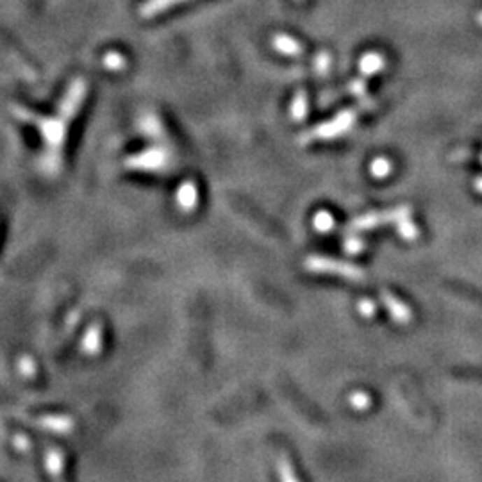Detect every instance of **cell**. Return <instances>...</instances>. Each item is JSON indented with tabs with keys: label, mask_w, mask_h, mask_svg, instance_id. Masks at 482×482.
Here are the masks:
<instances>
[{
	"label": "cell",
	"mask_w": 482,
	"mask_h": 482,
	"mask_svg": "<svg viewBox=\"0 0 482 482\" xmlns=\"http://www.w3.org/2000/svg\"><path fill=\"white\" fill-rule=\"evenodd\" d=\"M371 404L370 397L367 393H361V391H355V393L350 395V406L357 411H364L368 409Z\"/></svg>",
	"instance_id": "obj_14"
},
{
	"label": "cell",
	"mask_w": 482,
	"mask_h": 482,
	"mask_svg": "<svg viewBox=\"0 0 482 482\" xmlns=\"http://www.w3.org/2000/svg\"><path fill=\"white\" fill-rule=\"evenodd\" d=\"M393 171V163H391L388 157H377V160L371 161L370 164V173L375 179H384Z\"/></svg>",
	"instance_id": "obj_9"
},
{
	"label": "cell",
	"mask_w": 482,
	"mask_h": 482,
	"mask_svg": "<svg viewBox=\"0 0 482 482\" xmlns=\"http://www.w3.org/2000/svg\"><path fill=\"white\" fill-rule=\"evenodd\" d=\"M384 64H386V61H384V57L381 56V54L368 52L361 57V61H359V70H361V73H363L364 77H370L381 72L384 68Z\"/></svg>",
	"instance_id": "obj_6"
},
{
	"label": "cell",
	"mask_w": 482,
	"mask_h": 482,
	"mask_svg": "<svg viewBox=\"0 0 482 482\" xmlns=\"http://www.w3.org/2000/svg\"><path fill=\"white\" fill-rule=\"evenodd\" d=\"M315 64H316V72L325 73V72H327V68H329V64H331V57L327 56L325 52L318 54V57H316Z\"/></svg>",
	"instance_id": "obj_16"
},
{
	"label": "cell",
	"mask_w": 482,
	"mask_h": 482,
	"mask_svg": "<svg viewBox=\"0 0 482 482\" xmlns=\"http://www.w3.org/2000/svg\"><path fill=\"white\" fill-rule=\"evenodd\" d=\"M357 311L359 315L364 316V318H371V316H375V313H377V306H375L374 300L361 299L357 302Z\"/></svg>",
	"instance_id": "obj_15"
},
{
	"label": "cell",
	"mask_w": 482,
	"mask_h": 482,
	"mask_svg": "<svg viewBox=\"0 0 482 482\" xmlns=\"http://www.w3.org/2000/svg\"><path fill=\"white\" fill-rule=\"evenodd\" d=\"M395 227H397L399 234L402 236L404 239H407V241H413V239H416L420 236V229L416 227L415 222H413V220H411V218L402 220V222L397 223Z\"/></svg>",
	"instance_id": "obj_12"
},
{
	"label": "cell",
	"mask_w": 482,
	"mask_h": 482,
	"mask_svg": "<svg viewBox=\"0 0 482 482\" xmlns=\"http://www.w3.org/2000/svg\"><path fill=\"white\" fill-rule=\"evenodd\" d=\"M357 120V111L355 109H343L341 113L334 116L332 120L325 122V124L318 125V127L311 129L309 132L302 136V141H316V140H334L338 136L345 134L352 129V125Z\"/></svg>",
	"instance_id": "obj_1"
},
{
	"label": "cell",
	"mask_w": 482,
	"mask_h": 482,
	"mask_svg": "<svg viewBox=\"0 0 482 482\" xmlns=\"http://www.w3.org/2000/svg\"><path fill=\"white\" fill-rule=\"evenodd\" d=\"M411 218V208L407 206H400V208L390 209V211L384 213H368V215L359 216V218L352 220L348 223V227L345 229V232H363V231H371V229L383 227V225H388V223H400L402 220Z\"/></svg>",
	"instance_id": "obj_2"
},
{
	"label": "cell",
	"mask_w": 482,
	"mask_h": 482,
	"mask_svg": "<svg viewBox=\"0 0 482 482\" xmlns=\"http://www.w3.org/2000/svg\"><path fill=\"white\" fill-rule=\"evenodd\" d=\"M291 118L297 120V122H300V120H304L307 116V97H306V92H299L295 95V99H293V102H291Z\"/></svg>",
	"instance_id": "obj_10"
},
{
	"label": "cell",
	"mask_w": 482,
	"mask_h": 482,
	"mask_svg": "<svg viewBox=\"0 0 482 482\" xmlns=\"http://www.w3.org/2000/svg\"><path fill=\"white\" fill-rule=\"evenodd\" d=\"M271 45H274V48H277L281 54H284V56H299V54L302 52V45L297 40H293V38L286 36V34H277V36H274Z\"/></svg>",
	"instance_id": "obj_7"
},
{
	"label": "cell",
	"mask_w": 482,
	"mask_h": 482,
	"mask_svg": "<svg viewBox=\"0 0 482 482\" xmlns=\"http://www.w3.org/2000/svg\"><path fill=\"white\" fill-rule=\"evenodd\" d=\"M345 250L350 252V254H359V252L364 248V241L357 236V232H348L345 243H343Z\"/></svg>",
	"instance_id": "obj_13"
},
{
	"label": "cell",
	"mask_w": 482,
	"mask_h": 482,
	"mask_svg": "<svg viewBox=\"0 0 482 482\" xmlns=\"http://www.w3.org/2000/svg\"><path fill=\"white\" fill-rule=\"evenodd\" d=\"M186 2V0H147L140 9V15L143 18H152V16L161 15V13L168 11L173 6H179Z\"/></svg>",
	"instance_id": "obj_5"
},
{
	"label": "cell",
	"mask_w": 482,
	"mask_h": 482,
	"mask_svg": "<svg viewBox=\"0 0 482 482\" xmlns=\"http://www.w3.org/2000/svg\"><path fill=\"white\" fill-rule=\"evenodd\" d=\"M479 22H481V25H482V15H479Z\"/></svg>",
	"instance_id": "obj_18"
},
{
	"label": "cell",
	"mask_w": 482,
	"mask_h": 482,
	"mask_svg": "<svg viewBox=\"0 0 482 482\" xmlns=\"http://www.w3.org/2000/svg\"><path fill=\"white\" fill-rule=\"evenodd\" d=\"M306 268L309 271H316V274H334L350 281H363L367 277V274L355 264L338 260H329V257H322V255L307 257Z\"/></svg>",
	"instance_id": "obj_3"
},
{
	"label": "cell",
	"mask_w": 482,
	"mask_h": 482,
	"mask_svg": "<svg viewBox=\"0 0 482 482\" xmlns=\"http://www.w3.org/2000/svg\"><path fill=\"white\" fill-rule=\"evenodd\" d=\"M481 161H482V156H481Z\"/></svg>",
	"instance_id": "obj_19"
},
{
	"label": "cell",
	"mask_w": 482,
	"mask_h": 482,
	"mask_svg": "<svg viewBox=\"0 0 482 482\" xmlns=\"http://www.w3.org/2000/svg\"><path fill=\"white\" fill-rule=\"evenodd\" d=\"M474 187H475V190H477L479 193H482V176H479L477 179L474 180Z\"/></svg>",
	"instance_id": "obj_17"
},
{
	"label": "cell",
	"mask_w": 482,
	"mask_h": 482,
	"mask_svg": "<svg viewBox=\"0 0 482 482\" xmlns=\"http://www.w3.org/2000/svg\"><path fill=\"white\" fill-rule=\"evenodd\" d=\"M381 300H383L384 307H386L388 313H390L391 318H393L395 322H399V323L409 322L411 309L406 302L397 299V297H395L393 293H390V291H383V293H381Z\"/></svg>",
	"instance_id": "obj_4"
},
{
	"label": "cell",
	"mask_w": 482,
	"mask_h": 482,
	"mask_svg": "<svg viewBox=\"0 0 482 482\" xmlns=\"http://www.w3.org/2000/svg\"><path fill=\"white\" fill-rule=\"evenodd\" d=\"M348 92H350L352 95L357 97L359 104L363 106V108H367V109L375 108V102L370 99V97H368V93H367V84H364V80H361V79L352 80Z\"/></svg>",
	"instance_id": "obj_8"
},
{
	"label": "cell",
	"mask_w": 482,
	"mask_h": 482,
	"mask_svg": "<svg viewBox=\"0 0 482 482\" xmlns=\"http://www.w3.org/2000/svg\"><path fill=\"white\" fill-rule=\"evenodd\" d=\"M334 225H336V220L331 213L318 211L315 216H313V227H315L318 232L332 231Z\"/></svg>",
	"instance_id": "obj_11"
}]
</instances>
